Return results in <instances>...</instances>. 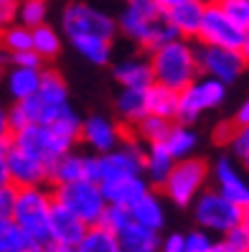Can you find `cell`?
<instances>
[{
	"label": "cell",
	"instance_id": "obj_1",
	"mask_svg": "<svg viewBox=\"0 0 249 252\" xmlns=\"http://www.w3.org/2000/svg\"><path fill=\"white\" fill-rule=\"evenodd\" d=\"M64 107H69L66 82L61 79L58 71L41 69V82H38L36 94L16 102V105L8 110L10 130L16 132L23 125H49Z\"/></svg>",
	"mask_w": 249,
	"mask_h": 252
},
{
	"label": "cell",
	"instance_id": "obj_2",
	"mask_svg": "<svg viewBox=\"0 0 249 252\" xmlns=\"http://www.w3.org/2000/svg\"><path fill=\"white\" fill-rule=\"evenodd\" d=\"M114 21H117V31H122L127 38H133L142 49H150V51L173 38H181L168 23L166 13L153 0H130Z\"/></svg>",
	"mask_w": 249,
	"mask_h": 252
},
{
	"label": "cell",
	"instance_id": "obj_3",
	"mask_svg": "<svg viewBox=\"0 0 249 252\" xmlns=\"http://www.w3.org/2000/svg\"><path fill=\"white\" fill-rule=\"evenodd\" d=\"M148 62L153 69V82L168 87L173 92H181L198 77L196 46H191L188 38H173L153 49Z\"/></svg>",
	"mask_w": 249,
	"mask_h": 252
},
{
	"label": "cell",
	"instance_id": "obj_4",
	"mask_svg": "<svg viewBox=\"0 0 249 252\" xmlns=\"http://www.w3.org/2000/svg\"><path fill=\"white\" fill-rule=\"evenodd\" d=\"M54 196L51 191L43 186H31V189H18L16 191V204H13L10 219L23 229V234L31 242L49 247V212H51Z\"/></svg>",
	"mask_w": 249,
	"mask_h": 252
},
{
	"label": "cell",
	"instance_id": "obj_5",
	"mask_svg": "<svg viewBox=\"0 0 249 252\" xmlns=\"http://www.w3.org/2000/svg\"><path fill=\"white\" fill-rule=\"evenodd\" d=\"M51 196L56 204L69 209L77 219H82L86 227L99 224L102 212L107 209V201L102 196V189L97 181H74V184H58L54 186Z\"/></svg>",
	"mask_w": 249,
	"mask_h": 252
},
{
	"label": "cell",
	"instance_id": "obj_6",
	"mask_svg": "<svg viewBox=\"0 0 249 252\" xmlns=\"http://www.w3.org/2000/svg\"><path fill=\"white\" fill-rule=\"evenodd\" d=\"M61 26L66 38H105L112 41L117 33V21L110 13L99 10L89 3H69L61 13Z\"/></svg>",
	"mask_w": 249,
	"mask_h": 252
},
{
	"label": "cell",
	"instance_id": "obj_7",
	"mask_svg": "<svg viewBox=\"0 0 249 252\" xmlns=\"http://www.w3.org/2000/svg\"><path fill=\"white\" fill-rule=\"evenodd\" d=\"M206 181H209L206 160L191 156V158H181L173 163V171L168 173L163 191L175 206H191L194 199L206 189Z\"/></svg>",
	"mask_w": 249,
	"mask_h": 252
},
{
	"label": "cell",
	"instance_id": "obj_8",
	"mask_svg": "<svg viewBox=\"0 0 249 252\" xmlns=\"http://www.w3.org/2000/svg\"><path fill=\"white\" fill-rule=\"evenodd\" d=\"M191 206H194L196 224L209 234L224 237L231 227H237L242 221V209L237 204H231L226 196H221L216 189H203Z\"/></svg>",
	"mask_w": 249,
	"mask_h": 252
},
{
	"label": "cell",
	"instance_id": "obj_9",
	"mask_svg": "<svg viewBox=\"0 0 249 252\" xmlns=\"http://www.w3.org/2000/svg\"><path fill=\"white\" fill-rule=\"evenodd\" d=\"M224 99H226V84L198 74L191 84L178 92V112H175V120L191 125L203 112L224 105Z\"/></svg>",
	"mask_w": 249,
	"mask_h": 252
},
{
	"label": "cell",
	"instance_id": "obj_10",
	"mask_svg": "<svg viewBox=\"0 0 249 252\" xmlns=\"http://www.w3.org/2000/svg\"><path fill=\"white\" fill-rule=\"evenodd\" d=\"M71 145L74 143L61 138L51 125H23L21 130H16L10 135V148H16V151H21L26 156L38 158L46 166H51L66 151H71Z\"/></svg>",
	"mask_w": 249,
	"mask_h": 252
},
{
	"label": "cell",
	"instance_id": "obj_11",
	"mask_svg": "<svg viewBox=\"0 0 249 252\" xmlns=\"http://www.w3.org/2000/svg\"><path fill=\"white\" fill-rule=\"evenodd\" d=\"M196 62H198V74L211 77L221 84H231L234 79H239V74L247 66L239 49H221V46H209V43L196 46Z\"/></svg>",
	"mask_w": 249,
	"mask_h": 252
},
{
	"label": "cell",
	"instance_id": "obj_12",
	"mask_svg": "<svg viewBox=\"0 0 249 252\" xmlns=\"http://www.w3.org/2000/svg\"><path fill=\"white\" fill-rule=\"evenodd\" d=\"M142 158L145 151L138 140H122L112 151L97 156V184L122 176H142Z\"/></svg>",
	"mask_w": 249,
	"mask_h": 252
},
{
	"label": "cell",
	"instance_id": "obj_13",
	"mask_svg": "<svg viewBox=\"0 0 249 252\" xmlns=\"http://www.w3.org/2000/svg\"><path fill=\"white\" fill-rule=\"evenodd\" d=\"M196 38L209 46H221V49H239L244 38V28H239L229 16H224L214 0L203 5V16Z\"/></svg>",
	"mask_w": 249,
	"mask_h": 252
},
{
	"label": "cell",
	"instance_id": "obj_14",
	"mask_svg": "<svg viewBox=\"0 0 249 252\" xmlns=\"http://www.w3.org/2000/svg\"><path fill=\"white\" fill-rule=\"evenodd\" d=\"M211 176H214V189L219 194L226 196L231 204H237L239 209H247L249 206V179L237 166V160L229 156H221L216 160Z\"/></svg>",
	"mask_w": 249,
	"mask_h": 252
},
{
	"label": "cell",
	"instance_id": "obj_15",
	"mask_svg": "<svg viewBox=\"0 0 249 252\" xmlns=\"http://www.w3.org/2000/svg\"><path fill=\"white\" fill-rule=\"evenodd\" d=\"M97 181V156L66 151L49 166V184H74V181Z\"/></svg>",
	"mask_w": 249,
	"mask_h": 252
},
{
	"label": "cell",
	"instance_id": "obj_16",
	"mask_svg": "<svg viewBox=\"0 0 249 252\" xmlns=\"http://www.w3.org/2000/svg\"><path fill=\"white\" fill-rule=\"evenodd\" d=\"M79 140L84 145H89V151L94 156H102V153H107V151L120 145L125 140V132L114 120H110V117L92 115V117H86V120H82Z\"/></svg>",
	"mask_w": 249,
	"mask_h": 252
},
{
	"label": "cell",
	"instance_id": "obj_17",
	"mask_svg": "<svg viewBox=\"0 0 249 252\" xmlns=\"http://www.w3.org/2000/svg\"><path fill=\"white\" fill-rule=\"evenodd\" d=\"M8 184L16 189L46 186L49 184V166L33 156H26L16 148H8Z\"/></svg>",
	"mask_w": 249,
	"mask_h": 252
},
{
	"label": "cell",
	"instance_id": "obj_18",
	"mask_svg": "<svg viewBox=\"0 0 249 252\" xmlns=\"http://www.w3.org/2000/svg\"><path fill=\"white\" fill-rule=\"evenodd\" d=\"M86 232V224L82 219H77L69 209H64L61 204H51L49 212V237L51 245L58 247H77V242L82 240V234Z\"/></svg>",
	"mask_w": 249,
	"mask_h": 252
},
{
	"label": "cell",
	"instance_id": "obj_19",
	"mask_svg": "<svg viewBox=\"0 0 249 252\" xmlns=\"http://www.w3.org/2000/svg\"><path fill=\"white\" fill-rule=\"evenodd\" d=\"M99 189H102V196H105L107 204L125 206V209H130V206H133L142 194H148L153 186L145 181V176H122V179L102 181Z\"/></svg>",
	"mask_w": 249,
	"mask_h": 252
},
{
	"label": "cell",
	"instance_id": "obj_20",
	"mask_svg": "<svg viewBox=\"0 0 249 252\" xmlns=\"http://www.w3.org/2000/svg\"><path fill=\"white\" fill-rule=\"evenodd\" d=\"M203 5H206L203 0H186V3L166 10V18L181 38H194L198 33V26H201Z\"/></svg>",
	"mask_w": 249,
	"mask_h": 252
},
{
	"label": "cell",
	"instance_id": "obj_21",
	"mask_svg": "<svg viewBox=\"0 0 249 252\" xmlns=\"http://www.w3.org/2000/svg\"><path fill=\"white\" fill-rule=\"evenodd\" d=\"M114 79L120 82L125 90H148L150 84H155L150 62L142 59V56L122 59V62L114 66Z\"/></svg>",
	"mask_w": 249,
	"mask_h": 252
},
{
	"label": "cell",
	"instance_id": "obj_22",
	"mask_svg": "<svg viewBox=\"0 0 249 252\" xmlns=\"http://www.w3.org/2000/svg\"><path fill=\"white\" fill-rule=\"evenodd\" d=\"M173 163L175 158L168 153V148L163 143H150L148 151H145L142 158V176L150 186H163L168 173L173 171Z\"/></svg>",
	"mask_w": 249,
	"mask_h": 252
},
{
	"label": "cell",
	"instance_id": "obj_23",
	"mask_svg": "<svg viewBox=\"0 0 249 252\" xmlns=\"http://www.w3.org/2000/svg\"><path fill=\"white\" fill-rule=\"evenodd\" d=\"M130 217H133V221H138V224L148 227L153 232H160L166 227V206L153 189L130 206Z\"/></svg>",
	"mask_w": 249,
	"mask_h": 252
},
{
	"label": "cell",
	"instance_id": "obj_24",
	"mask_svg": "<svg viewBox=\"0 0 249 252\" xmlns=\"http://www.w3.org/2000/svg\"><path fill=\"white\" fill-rule=\"evenodd\" d=\"M117 245L125 252H158L160 250V232L130 221L125 229L117 232Z\"/></svg>",
	"mask_w": 249,
	"mask_h": 252
},
{
	"label": "cell",
	"instance_id": "obj_25",
	"mask_svg": "<svg viewBox=\"0 0 249 252\" xmlns=\"http://www.w3.org/2000/svg\"><path fill=\"white\" fill-rule=\"evenodd\" d=\"M163 145L168 148V153H170L175 160L191 158L194 151L198 148V135H196V130H194L191 125L175 120V123H170V127H168V132H166Z\"/></svg>",
	"mask_w": 249,
	"mask_h": 252
},
{
	"label": "cell",
	"instance_id": "obj_26",
	"mask_svg": "<svg viewBox=\"0 0 249 252\" xmlns=\"http://www.w3.org/2000/svg\"><path fill=\"white\" fill-rule=\"evenodd\" d=\"M114 110L120 115V120L127 125H138L145 115H148V99H145V90H125L117 94L114 99Z\"/></svg>",
	"mask_w": 249,
	"mask_h": 252
},
{
	"label": "cell",
	"instance_id": "obj_27",
	"mask_svg": "<svg viewBox=\"0 0 249 252\" xmlns=\"http://www.w3.org/2000/svg\"><path fill=\"white\" fill-rule=\"evenodd\" d=\"M145 99H148V115L163 117V120H175L178 112V92L168 90L163 84H150L145 90Z\"/></svg>",
	"mask_w": 249,
	"mask_h": 252
},
{
	"label": "cell",
	"instance_id": "obj_28",
	"mask_svg": "<svg viewBox=\"0 0 249 252\" xmlns=\"http://www.w3.org/2000/svg\"><path fill=\"white\" fill-rule=\"evenodd\" d=\"M38 82H41V69H28V66H13L8 71V77H5L8 94L16 102L28 99L31 94H36Z\"/></svg>",
	"mask_w": 249,
	"mask_h": 252
},
{
	"label": "cell",
	"instance_id": "obj_29",
	"mask_svg": "<svg viewBox=\"0 0 249 252\" xmlns=\"http://www.w3.org/2000/svg\"><path fill=\"white\" fill-rule=\"evenodd\" d=\"M74 252H120V245H117L114 232L105 229L102 224H92L82 234V240L77 242Z\"/></svg>",
	"mask_w": 249,
	"mask_h": 252
},
{
	"label": "cell",
	"instance_id": "obj_30",
	"mask_svg": "<svg viewBox=\"0 0 249 252\" xmlns=\"http://www.w3.org/2000/svg\"><path fill=\"white\" fill-rule=\"evenodd\" d=\"M31 51L41 59V62H49V59H56L58 51H61V36H58L51 26H38L31 31Z\"/></svg>",
	"mask_w": 249,
	"mask_h": 252
},
{
	"label": "cell",
	"instance_id": "obj_31",
	"mask_svg": "<svg viewBox=\"0 0 249 252\" xmlns=\"http://www.w3.org/2000/svg\"><path fill=\"white\" fill-rule=\"evenodd\" d=\"M69 43L77 49L79 56H84L86 62L94 64V66H105L112 59V41H105V38H71Z\"/></svg>",
	"mask_w": 249,
	"mask_h": 252
},
{
	"label": "cell",
	"instance_id": "obj_32",
	"mask_svg": "<svg viewBox=\"0 0 249 252\" xmlns=\"http://www.w3.org/2000/svg\"><path fill=\"white\" fill-rule=\"evenodd\" d=\"M46 13H49L46 0H18V5L13 8V16L18 18V26H26L31 31L46 23Z\"/></svg>",
	"mask_w": 249,
	"mask_h": 252
},
{
	"label": "cell",
	"instance_id": "obj_33",
	"mask_svg": "<svg viewBox=\"0 0 249 252\" xmlns=\"http://www.w3.org/2000/svg\"><path fill=\"white\" fill-rule=\"evenodd\" d=\"M31 240L10 217H0V252H26Z\"/></svg>",
	"mask_w": 249,
	"mask_h": 252
},
{
	"label": "cell",
	"instance_id": "obj_34",
	"mask_svg": "<svg viewBox=\"0 0 249 252\" xmlns=\"http://www.w3.org/2000/svg\"><path fill=\"white\" fill-rule=\"evenodd\" d=\"M0 49L8 54H18L31 49V28L26 26H5L0 28Z\"/></svg>",
	"mask_w": 249,
	"mask_h": 252
},
{
	"label": "cell",
	"instance_id": "obj_35",
	"mask_svg": "<svg viewBox=\"0 0 249 252\" xmlns=\"http://www.w3.org/2000/svg\"><path fill=\"white\" fill-rule=\"evenodd\" d=\"M168 127H170V120H163V117H155V115H145L135 125L140 143H148V145L150 143H163Z\"/></svg>",
	"mask_w": 249,
	"mask_h": 252
},
{
	"label": "cell",
	"instance_id": "obj_36",
	"mask_svg": "<svg viewBox=\"0 0 249 252\" xmlns=\"http://www.w3.org/2000/svg\"><path fill=\"white\" fill-rule=\"evenodd\" d=\"M49 125H51L61 138H66V140H71V143H77V140H79V132H82V117H79L74 110H71V105L64 107V110L49 123Z\"/></svg>",
	"mask_w": 249,
	"mask_h": 252
},
{
	"label": "cell",
	"instance_id": "obj_37",
	"mask_svg": "<svg viewBox=\"0 0 249 252\" xmlns=\"http://www.w3.org/2000/svg\"><path fill=\"white\" fill-rule=\"evenodd\" d=\"M130 221H133V217H130V209H125V206H114V204H107V209L102 212V219H99V224L110 229V232H120L125 229Z\"/></svg>",
	"mask_w": 249,
	"mask_h": 252
},
{
	"label": "cell",
	"instance_id": "obj_38",
	"mask_svg": "<svg viewBox=\"0 0 249 252\" xmlns=\"http://www.w3.org/2000/svg\"><path fill=\"white\" fill-rule=\"evenodd\" d=\"M214 3L239 28H249V0H214Z\"/></svg>",
	"mask_w": 249,
	"mask_h": 252
},
{
	"label": "cell",
	"instance_id": "obj_39",
	"mask_svg": "<svg viewBox=\"0 0 249 252\" xmlns=\"http://www.w3.org/2000/svg\"><path fill=\"white\" fill-rule=\"evenodd\" d=\"M226 145L231 148L234 158L247 160V158H249V123H247V125H234L231 132H229Z\"/></svg>",
	"mask_w": 249,
	"mask_h": 252
},
{
	"label": "cell",
	"instance_id": "obj_40",
	"mask_svg": "<svg viewBox=\"0 0 249 252\" xmlns=\"http://www.w3.org/2000/svg\"><path fill=\"white\" fill-rule=\"evenodd\" d=\"M211 245H214L211 234L203 229H194V232L183 234V252H209Z\"/></svg>",
	"mask_w": 249,
	"mask_h": 252
},
{
	"label": "cell",
	"instance_id": "obj_41",
	"mask_svg": "<svg viewBox=\"0 0 249 252\" xmlns=\"http://www.w3.org/2000/svg\"><path fill=\"white\" fill-rule=\"evenodd\" d=\"M224 242H226L234 252H249V232L242 227V221L224 234Z\"/></svg>",
	"mask_w": 249,
	"mask_h": 252
},
{
	"label": "cell",
	"instance_id": "obj_42",
	"mask_svg": "<svg viewBox=\"0 0 249 252\" xmlns=\"http://www.w3.org/2000/svg\"><path fill=\"white\" fill-rule=\"evenodd\" d=\"M16 186L13 184H0V217L13 214V204H16Z\"/></svg>",
	"mask_w": 249,
	"mask_h": 252
},
{
	"label": "cell",
	"instance_id": "obj_43",
	"mask_svg": "<svg viewBox=\"0 0 249 252\" xmlns=\"http://www.w3.org/2000/svg\"><path fill=\"white\" fill-rule=\"evenodd\" d=\"M10 64L13 66H28V69H43L41 66V59L28 49V51H18V54H10Z\"/></svg>",
	"mask_w": 249,
	"mask_h": 252
},
{
	"label": "cell",
	"instance_id": "obj_44",
	"mask_svg": "<svg viewBox=\"0 0 249 252\" xmlns=\"http://www.w3.org/2000/svg\"><path fill=\"white\" fill-rule=\"evenodd\" d=\"M158 252H183V234L173 232L168 237H160V250Z\"/></svg>",
	"mask_w": 249,
	"mask_h": 252
},
{
	"label": "cell",
	"instance_id": "obj_45",
	"mask_svg": "<svg viewBox=\"0 0 249 252\" xmlns=\"http://www.w3.org/2000/svg\"><path fill=\"white\" fill-rule=\"evenodd\" d=\"M8 148L10 143H0V184H8Z\"/></svg>",
	"mask_w": 249,
	"mask_h": 252
},
{
	"label": "cell",
	"instance_id": "obj_46",
	"mask_svg": "<svg viewBox=\"0 0 249 252\" xmlns=\"http://www.w3.org/2000/svg\"><path fill=\"white\" fill-rule=\"evenodd\" d=\"M10 135H13V130L8 123V110L0 107V143H10Z\"/></svg>",
	"mask_w": 249,
	"mask_h": 252
},
{
	"label": "cell",
	"instance_id": "obj_47",
	"mask_svg": "<svg viewBox=\"0 0 249 252\" xmlns=\"http://www.w3.org/2000/svg\"><path fill=\"white\" fill-rule=\"evenodd\" d=\"M247 123H249V99H244L237 115H234V125H247Z\"/></svg>",
	"mask_w": 249,
	"mask_h": 252
},
{
	"label": "cell",
	"instance_id": "obj_48",
	"mask_svg": "<svg viewBox=\"0 0 249 252\" xmlns=\"http://www.w3.org/2000/svg\"><path fill=\"white\" fill-rule=\"evenodd\" d=\"M153 3L160 8V10H170V8H175V5H181V3H186V0H153Z\"/></svg>",
	"mask_w": 249,
	"mask_h": 252
},
{
	"label": "cell",
	"instance_id": "obj_49",
	"mask_svg": "<svg viewBox=\"0 0 249 252\" xmlns=\"http://www.w3.org/2000/svg\"><path fill=\"white\" fill-rule=\"evenodd\" d=\"M239 51H242V56H244V62L249 64V28H244V38H242Z\"/></svg>",
	"mask_w": 249,
	"mask_h": 252
},
{
	"label": "cell",
	"instance_id": "obj_50",
	"mask_svg": "<svg viewBox=\"0 0 249 252\" xmlns=\"http://www.w3.org/2000/svg\"><path fill=\"white\" fill-rule=\"evenodd\" d=\"M10 21H13V10H8V8H0V28H5Z\"/></svg>",
	"mask_w": 249,
	"mask_h": 252
},
{
	"label": "cell",
	"instance_id": "obj_51",
	"mask_svg": "<svg viewBox=\"0 0 249 252\" xmlns=\"http://www.w3.org/2000/svg\"><path fill=\"white\" fill-rule=\"evenodd\" d=\"M209 252H234V250H231L224 240H219V242H214V245H211V250H209Z\"/></svg>",
	"mask_w": 249,
	"mask_h": 252
},
{
	"label": "cell",
	"instance_id": "obj_52",
	"mask_svg": "<svg viewBox=\"0 0 249 252\" xmlns=\"http://www.w3.org/2000/svg\"><path fill=\"white\" fill-rule=\"evenodd\" d=\"M46 252H74V247H58V245H49Z\"/></svg>",
	"mask_w": 249,
	"mask_h": 252
},
{
	"label": "cell",
	"instance_id": "obj_53",
	"mask_svg": "<svg viewBox=\"0 0 249 252\" xmlns=\"http://www.w3.org/2000/svg\"><path fill=\"white\" fill-rule=\"evenodd\" d=\"M242 227L249 232V206H247V209H242Z\"/></svg>",
	"mask_w": 249,
	"mask_h": 252
},
{
	"label": "cell",
	"instance_id": "obj_54",
	"mask_svg": "<svg viewBox=\"0 0 249 252\" xmlns=\"http://www.w3.org/2000/svg\"><path fill=\"white\" fill-rule=\"evenodd\" d=\"M26 252H46V247H43V245H36V242H31V245L26 247Z\"/></svg>",
	"mask_w": 249,
	"mask_h": 252
},
{
	"label": "cell",
	"instance_id": "obj_55",
	"mask_svg": "<svg viewBox=\"0 0 249 252\" xmlns=\"http://www.w3.org/2000/svg\"><path fill=\"white\" fill-rule=\"evenodd\" d=\"M18 5V0H0V8H8V10H13Z\"/></svg>",
	"mask_w": 249,
	"mask_h": 252
},
{
	"label": "cell",
	"instance_id": "obj_56",
	"mask_svg": "<svg viewBox=\"0 0 249 252\" xmlns=\"http://www.w3.org/2000/svg\"><path fill=\"white\" fill-rule=\"evenodd\" d=\"M5 62H10V54H8V51H3V49H0V66H3Z\"/></svg>",
	"mask_w": 249,
	"mask_h": 252
},
{
	"label": "cell",
	"instance_id": "obj_57",
	"mask_svg": "<svg viewBox=\"0 0 249 252\" xmlns=\"http://www.w3.org/2000/svg\"><path fill=\"white\" fill-rule=\"evenodd\" d=\"M242 163H244V173H247V179H249V158H247V160H242Z\"/></svg>",
	"mask_w": 249,
	"mask_h": 252
},
{
	"label": "cell",
	"instance_id": "obj_58",
	"mask_svg": "<svg viewBox=\"0 0 249 252\" xmlns=\"http://www.w3.org/2000/svg\"><path fill=\"white\" fill-rule=\"evenodd\" d=\"M122 3H130V0H122Z\"/></svg>",
	"mask_w": 249,
	"mask_h": 252
},
{
	"label": "cell",
	"instance_id": "obj_59",
	"mask_svg": "<svg viewBox=\"0 0 249 252\" xmlns=\"http://www.w3.org/2000/svg\"><path fill=\"white\" fill-rule=\"evenodd\" d=\"M120 252H125V250H120Z\"/></svg>",
	"mask_w": 249,
	"mask_h": 252
}]
</instances>
